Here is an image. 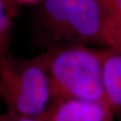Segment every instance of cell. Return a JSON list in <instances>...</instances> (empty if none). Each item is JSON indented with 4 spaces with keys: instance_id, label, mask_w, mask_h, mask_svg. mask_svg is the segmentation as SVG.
Returning a JSON list of instances; mask_svg holds the SVG:
<instances>
[{
    "instance_id": "6da1fadb",
    "label": "cell",
    "mask_w": 121,
    "mask_h": 121,
    "mask_svg": "<svg viewBox=\"0 0 121 121\" xmlns=\"http://www.w3.org/2000/svg\"><path fill=\"white\" fill-rule=\"evenodd\" d=\"M106 11L101 0H45L35 5L31 41L39 49L105 43Z\"/></svg>"
},
{
    "instance_id": "7a4b0ae2",
    "label": "cell",
    "mask_w": 121,
    "mask_h": 121,
    "mask_svg": "<svg viewBox=\"0 0 121 121\" xmlns=\"http://www.w3.org/2000/svg\"><path fill=\"white\" fill-rule=\"evenodd\" d=\"M39 56L47 69L57 103L72 98L108 105L100 50L74 46L47 50Z\"/></svg>"
},
{
    "instance_id": "3957f363",
    "label": "cell",
    "mask_w": 121,
    "mask_h": 121,
    "mask_svg": "<svg viewBox=\"0 0 121 121\" xmlns=\"http://www.w3.org/2000/svg\"><path fill=\"white\" fill-rule=\"evenodd\" d=\"M0 99L8 112L40 118L57 104L47 69L39 54L11 56L0 64Z\"/></svg>"
},
{
    "instance_id": "277c9868",
    "label": "cell",
    "mask_w": 121,
    "mask_h": 121,
    "mask_svg": "<svg viewBox=\"0 0 121 121\" xmlns=\"http://www.w3.org/2000/svg\"><path fill=\"white\" fill-rule=\"evenodd\" d=\"M114 116L105 103L70 98L59 101L42 119L43 121H110Z\"/></svg>"
},
{
    "instance_id": "5b68a950",
    "label": "cell",
    "mask_w": 121,
    "mask_h": 121,
    "mask_svg": "<svg viewBox=\"0 0 121 121\" xmlns=\"http://www.w3.org/2000/svg\"><path fill=\"white\" fill-rule=\"evenodd\" d=\"M103 62L104 89L111 109L121 118V53L111 48L100 50Z\"/></svg>"
},
{
    "instance_id": "8992f818",
    "label": "cell",
    "mask_w": 121,
    "mask_h": 121,
    "mask_svg": "<svg viewBox=\"0 0 121 121\" xmlns=\"http://www.w3.org/2000/svg\"><path fill=\"white\" fill-rule=\"evenodd\" d=\"M39 1L0 0V64L11 56L10 48L14 18L26 5H35Z\"/></svg>"
},
{
    "instance_id": "52a82bcc",
    "label": "cell",
    "mask_w": 121,
    "mask_h": 121,
    "mask_svg": "<svg viewBox=\"0 0 121 121\" xmlns=\"http://www.w3.org/2000/svg\"><path fill=\"white\" fill-rule=\"evenodd\" d=\"M106 11L105 43L108 47L112 40L121 32V0H103Z\"/></svg>"
},
{
    "instance_id": "ba28073f",
    "label": "cell",
    "mask_w": 121,
    "mask_h": 121,
    "mask_svg": "<svg viewBox=\"0 0 121 121\" xmlns=\"http://www.w3.org/2000/svg\"><path fill=\"white\" fill-rule=\"evenodd\" d=\"M0 121H43L42 117L35 118V117H25L15 114V113L10 112H5L0 114Z\"/></svg>"
},
{
    "instance_id": "9c48e42d",
    "label": "cell",
    "mask_w": 121,
    "mask_h": 121,
    "mask_svg": "<svg viewBox=\"0 0 121 121\" xmlns=\"http://www.w3.org/2000/svg\"><path fill=\"white\" fill-rule=\"evenodd\" d=\"M108 48H111V49L121 53V32L118 34L112 40Z\"/></svg>"
},
{
    "instance_id": "30bf717a",
    "label": "cell",
    "mask_w": 121,
    "mask_h": 121,
    "mask_svg": "<svg viewBox=\"0 0 121 121\" xmlns=\"http://www.w3.org/2000/svg\"><path fill=\"white\" fill-rule=\"evenodd\" d=\"M110 121H114V119H113V120H110Z\"/></svg>"
},
{
    "instance_id": "8fae6325",
    "label": "cell",
    "mask_w": 121,
    "mask_h": 121,
    "mask_svg": "<svg viewBox=\"0 0 121 121\" xmlns=\"http://www.w3.org/2000/svg\"><path fill=\"white\" fill-rule=\"evenodd\" d=\"M120 121H121V118H120Z\"/></svg>"
}]
</instances>
